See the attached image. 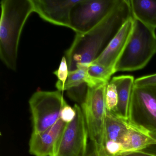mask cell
<instances>
[{"label": "cell", "mask_w": 156, "mask_h": 156, "mask_svg": "<svg viewBox=\"0 0 156 156\" xmlns=\"http://www.w3.org/2000/svg\"><path fill=\"white\" fill-rule=\"evenodd\" d=\"M132 17L129 0H119L111 11L93 29L85 33L76 34L65 52L69 72L80 67L87 68Z\"/></svg>", "instance_id": "cell-1"}, {"label": "cell", "mask_w": 156, "mask_h": 156, "mask_svg": "<svg viewBox=\"0 0 156 156\" xmlns=\"http://www.w3.org/2000/svg\"><path fill=\"white\" fill-rule=\"evenodd\" d=\"M0 59L7 68L16 72L19 44L24 25L34 12L31 0L1 2Z\"/></svg>", "instance_id": "cell-2"}, {"label": "cell", "mask_w": 156, "mask_h": 156, "mask_svg": "<svg viewBox=\"0 0 156 156\" xmlns=\"http://www.w3.org/2000/svg\"><path fill=\"white\" fill-rule=\"evenodd\" d=\"M156 53L155 30L134 19L132 34L116 64L115 73L142 69Z\"/></svg>", "instance_id": "cell-3"}, {"label": "cell", "mask_w": 156, "mask_h": 156, "mask_svg": "<svg viewBox=\"0 0 156 156\" xmlns=\"http://www.w3.org/2000/svg\"><path fill=\"white\" fill-rule=\"evenodd\" d=\"M67 104L62 92L37 91L32 95L29 105L32 114L33 133H41L54 125Z\"/></svg>", "instance_id": "cell-4"}, {"label": "cell", "mask_w": 156, "mask_h": 156, "mask_svg": "<svg viewBox=\"0 0 156 156\" xmlns=\"http://www.w3.org/2000/svg\"><path fill=\"white\" fill-rule=\"evenodd\" d=\"M107 85L87 87L85 100L80 106L84 117L90 141L102 146L106 117L105 94Z\"/></svg>", "instance_id": "cell-5"}, {"label": "cell", "mask_w": 156, "mask_h": 156, "mask_svg": "<svg viewBox=\"0 0 156 156\" xmlns=\"http://www.w3.org/2000/svg\"><path fill=\"white\" fill-rule=\"evenodd\" d=\"M76 115L66 124L51 156H86L88 149V131L81 107L74 105Z\"/></svg>", "instance_id": "cell-6"}, {"label": "cell", "mask_w": 156, "mask_h": 156, "mask_svg": "<svg viewBox=\"0 0 156 156\" xmlns=\"http://www.w3.org/2000/svg\"><path fill=\"white\" fill-rule=\"evenodd\" d=\"M128 119L144 128L156 138V87L134 86Z\"/></svg>", "instance_id": "cell-7"}, {"label": "cell", "mask_w": 156, "mask_h": 156, "mask_svg": "<svg viewBox=\"0 0 156 156\" xmlns=\"http://www.w3.org/2000/svg\"><path fill=\"white\" fill-rule=\"evenodd\" d=\"M119 0H81L71 13V30L76 34L87 32L101 21Z\"/></svg>", "instance_id": "cell-8"}, {"label": "cell", "mask_w": 156, "mask_h": 156, "mask_svg": "<svg viewBox=\"0 0 156 156\" xmlns=\"http://www.w3.org/2000/svg\"><path fill=\"white\" fill-rule=\"evenodd\" d=\"M81 0H31L34 12L52 24L72 29L71 17L74 7Z\"/></svg>", "instance_id": "cell-9"}, {"label": "cell", "mask_w": 156, "mask_h": 156, "mask_svg": "<svg viewBox=\"0 0 156 156\" xmlns=\"http://www.w3.org/2000/svg\"><path fill=\"white\" fill-rule=\"evenodd\" d=\"M129 119H123L107 111L104 139L99 147L106 156L124 154V139L128 129Z\"/></svg>", "instance_id": "cell-10"}, {"label": "cell", "mask_w": 156, "mask_h": 156, "mask_svg": "<svg viewBox=\"0 0 156 156\" xmlns=\"http://www.w3.org/2000/svg\"><path fill=\"white\" fill-rule=\"evenodd\" d=\"M134 22L133 17L129 18L94 62L104 66L115 73L116 64L123 53L132 34Z\"/></svg>", "instance_id": "cell-11"}, {"label": "cell", "mask_w": 156, "mask_h": 156, "mask_svg": "<svg viewBox=\"0 0 156 156\" xmlns=\"http://www.w3.org/2000/svg\"><path fill=\"white\" fill-rule=\"evenodd\" d=\"M66 124L60 119L43 132H32L29 143L30 153L35 156H51Z\"/></svg>", "instance_id": "cell-12"}, {"label": "cell", "mask_w": 156, "mask_h": 156, "mask_svg": "<svg viewBox=\"0 0 156 156\" xmlns=\"http://www.w3.org/2000/svg\"><path fill=\"white\" fill-rule=\"evenodd\" d=\"M156 145V138L147 129L129 120L128 130L124 141V154Z\"/></svg>", "instance_id": "cell-13"}, {"label": "cell", "mask_w": 156, "mask_h": 156, "mask_svg": "<svg viewBox=\"0 0 156 156\" xmlns=\"http://www.w3.org/2000/svg\"><path fill=\"white\" fill-rule=\"evenodd\" d=\"M135 80L132 76L121 75L113 77L110 81L115 86L118 98L116 110L113 114L120 118L128 119L129 104Z\"/></svg>", "instance_id": "cell-14"}, {"label": "cell", "mask_w": 156, "mask_h": 156, "mask_svg": "<svg viewBox=\"0 0 156 156\" xmlns=\"http://www.w3.org/2000/svg\"><path fill=\"white\" fill-rule=\"evenodd\" d=\"M129 4L134 19L156 29V0H130Z\"/></svg>", "instance_id": "cell-15"}, {"label": "cell", "mask_w": 156, "mask_h": 156, "mask_svg": "<svg viewBox=\"0 0 156 156\" xmlns=\"http://www.w3.org/2000/svg\"><path fill=\"white\" fill-rule=\"evenodd\" d=\"M86 83L87 87H94L108 84L114 73L104 66L93 62L87 69Z\"/></svg>", "instance_id": "cell-16"}, {"label": "cell", "mask_w": 156, "mask_h": 156, "mask_svg": "<svg viewBox=\"0 0 156 156\" xmlns=\"http://www.w3.org/2000/svg\"><path fill=\"white\" fill-rule=\"evenodd\" d=\"M87 69V67H80L76 70L69 72L68 78L63 87L62 92L67 91L86 83Z\"/></svg>", "instance_id": "cell-17"}, {"label": "cell", "mask_w": 156, "mask_h": 156, "mask_svg": "<svg viewBox=\"0 0 156 156\" xmlns=\"http://www.w3.org/2000/svg\"><path fill=\"white\" fill-rule=\"evenodd\" d=\"M105 98L107 111L114 114L116 110L118 98L115 86L110 81L107 85Z\"/></svg>", "instance_id": "cell-18"}, {"label": "cell", "mask_w": 156, "mask_h": 156, "mask_svg": "<svg viewBox=\"0 0 156 156\" xmlns=\"http://www.w3.org/2000/svg\"><path fill=\"white\" fill-rule=\"evenodd\" d=\"M68 64L65 56H63L61 60L59 68L53 72V74L58 78L55 84V87L58 91L62 92L63 87L67 80L69 74Z\"/></svg>", "instance_id": "cell-19"}, {"label": "cell", "mask_w": 156, "mask_h": 156, "mask_svg": "<svg viewBox=\"0 0 156 156\" xmlns=\"http://www.w3.org/2000/svg\"><path fill=\"white\" fill-rule=\"evenodd\" d=\"M87 86L84 84L78 87L72 88L66 91L68 97L78 105H83L85 100L87 93Z\"/></svg>", "instance_id": "cell-20"}, {"label": "cell", "mask_w": 156, "mask_h": 156, "mask_svg": "<svg viewBox=\"0 0 156 156\" xmlns=\"http://www.w3.org/2000/svg\"><path fill=\"white\" fill-rule=\"evenodd\" d=\"M76 115L74 107H72L67 104L63 107L60 115V119L66 124L73 121Z\"/></svg>", "instance_id": "cell-21"}, {"label": "cell", "mask_w": 156, "mask_h": 156, "mask_svg": "<svg viewBox=\"0 0 156 156\" xmlns=\"http://www.w3.org/2000/svg\"><path fill=\"white\" fill-rule=\"evenodd\" d=\"M134 86L156 87V73L141 76L136 79L135 80Z\"/></svg>", "instance_id": "cell-22"}, {"label": "cell", "mask_w": 156, "mask_h": 156, "mask_svg": "<svg viewBox=\"0 0 156 156\" xmlns=\"http://www.w3.org/2000/svg\"><path fill=\"white\" fill-rule=\"evenodd\" d=\"M86 156H106L101 150L98 148L95 143L92 141L88 143V149Z\"/></svg>", "instance_id": "cell-23"}, {"label": "cell", "mask_w": 156, "mask_h": 156, "mask_svg": "<svg viewBox=\"0 0 156 156\" xmlns=\"http://www.w3.org/2000/svg\"><path fill=\"white\" fill-rule=\"evenodd\" d=\"M121 156H156V152L144 149L126 153Z\"/></svg>", "instance_id": "cell-24"}]
</instances>
